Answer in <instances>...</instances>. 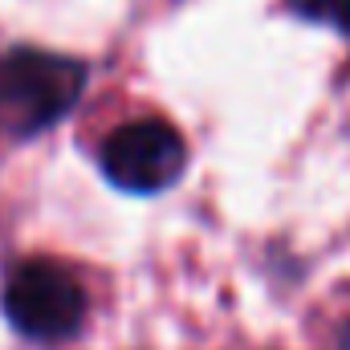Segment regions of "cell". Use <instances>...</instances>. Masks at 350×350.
Listing matches in <instances>:
<instances>
[{"label":"cell","instance_id":"7a4b0ae2","mask_svg":"<svg viewBox=\"0 0 350 350\" xmlns=\"http://www.w3.org/2000/svg\"><path fill=\"white\" fill-rule=\"evenodd\" d=\"M4 314L33 342L74 338L86 322V289L57 261H25L4 281Z\"/></svg>","mask_w":350,"mask_h":350},{"label":"cell","instance_id":"3957f363","mask_svg":"<svg viewBox=\"0 0 350 350\" xmlns=\"http://www.w3.org/2000/svg\"><path fill=\"white\" fill-rule=\"evenodd\" d=\"M187 143L163 118H135L102 143V175L135 196H155L183 175Z\"/></svg>","mask_w":350,"mask_h":350},{"label":"cell","instance_id":"6da1fadb","mask_svg":"<svg viewBox=\"0 0 350 350\" xmlns=\"http://www.w3.org/2000/svg\"><path fill=\"white\" fill-rule=\"evenodd\" d=\"M86 90V66L66 53L8 49L0 53V126L33 139L62 122Z\"/></svg>","mask_w":350,"mask_h":350},{"label":"cell","instance_id":"277c9868","mask_svg":"<svg viewBox=\"0 0 350 350\" xmlns=\"http://www.w3.org/2000/svg\"><path fill=\"white\" fill-rule=\"evenodd\" d=\"M293 12L350 37V0H293Z\"/></svg>","mask_w":350,"mask_h":350}]
</instances>
